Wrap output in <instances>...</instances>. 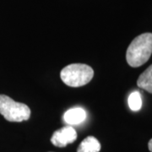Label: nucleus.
<instances>
[{"label": "nucleus", "mask_w": 152, "mask_h": 152, "mask_svg": "<svg viewBox=\"0 0 152 152\" xmlns=\"http://www.w3.org/2000/svg\"><path fill=\"white\" fill-rule=\"evenodd\" d=\"M137 86L152 94V65L142 73L137 80Z\"/></svg>", "instance_id": "7"}, {"label": "nucleus", "mask_w": 152, "mask_h": 152, "mask_svg": "<svg viewBox=\"0 0 152 152\" xmlns=\"http://www.w3.org/2000/svg\"><path fill=\"white\" fill-rule=\"evenodd\" d=\"M77 139L76 130L71 126H66L55 131L51 138L52 144L57 147H65Z\"/></svg>", "instance_id": "4"}, {"label": "nucleus", "mask_w": 152, "mask_h": 152, "mask_svg": "<svg viewBox=\"0 0 152 152\" xmlns=\"http://www.w3.org/2000/svg\"><path fill=\"white\" fill-rule=\"evenodd\" d=\"M148 147H149V150H150V151L152 152V139L149 141L148 143Z\"/></svg>", "instance_id": "9"}, {"label": "nucleus", "mask_w": 152, "mask_h": 152, "mask_svg": "<svg viewBox=\"0 0 152 152\" xmlns=\"http://www.w3.org/2000/svg\"><path fill=\"white\" fill-rule=\"evenodd\" d=\"M86 118V113L81 107L69 109L64 115V119L65 123L69 125L80 124L85 121Z\"/></svg>", "instance_id": "5"}, {"label": "nucleus", "mask_w": 152, "mask_h": 152, "mask_svg": "<svg viewBox=\"0 0 152 152\" xmlns=\"http://www.w3.org/2000/svg\"><path fill=\"white\" fill-rule=\"evenodd\" d=\"M152 54V33H143L135 37L126 53L129 65L137 68L145 64Z\"/></svg>", "instance_id": "1"}, {"label": "nucleus", "mask_w": 152, "mask_h": 152, "mask_svg": "<svg viewBox=\"0 0 152 152\" xmlns=\"http://www.w3.org/2000/svg\"><path fill=\"white\" fill-rule=\"evenodd\" d=\"M129 106L132 111L137 112L140 110L142 107V99L140 92L134 91L131 93L129 97Z\"/></svg>", "instance_id": "8"}, {"label": "nucleus", "mask_w": 152, "mask_h": 152, "mask_svg": "<svg viewBox=\"0 0 152 152\" xmlns=\"http://www.w3.org/2000/svg\"><path fill=\"white\" fill-rule=\"evenodd\" d=\"M94 70L91 67L84 64H73L64 68L60 77L63 82L70 87L86 86L92 80Z\"/></svg>", "instance_id": "2"}, {"label": "nucleus", "mask_w": 152, "mask_h": 152, "mask_svg": "<svg viewBox=\"0 0 152 152\" xmlns=\"http://www.w3.org/2000/svg\"><path fill=\"white\" fill-rule=\"evenodd\" d=\"M0 114L9 122L26 121L31 117V109L27 105L17 102L5 95H0Z\"/></svg>", "instance_id": "3"}, {"label": "nucleus", "mask_w": 152, "mask_h": 152, "mask_svg": "<svg viewBox=\"0 0 152 152\" xmlns=\"http://www.w3.org/2000/svg\"><path fill=\"white\" fill-rule=\"evenodd\" d=\"M100 151L101 144L99 141L95 137L89 136L80 143L77 152H99Z\"/></svg>", "instance_id": "6"}]
</instances>
